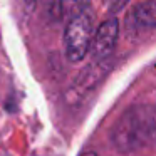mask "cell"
Here are the masks:
<instances>
[{
	"instance_id": "1",
	"label": "cell",
	"mask_w": 156,
	"mask_h": 156,
	"mask_svg": "<svg viewBox=\"0 0 156 156\" xmlns=\"http://www.w3.org/2000/svg\"><path fill=\"white\" fill-rule=\"evenodd\" d=\"M112 146L119 153H134L156 143V108L131 106L111 131Z\"/></svg>"
},
{
	"instance_id": "2",
	"label": "cell",
	"mask_w": 156,
	"mask_h": 156,
	"mask_svg": "<svg viewBox=\"0 0 156 156\" xmlns=\"http://www.w3.org/2000/svg\"><path fill=\"white\" fill-rule=\"evenodd\" d=\"M92 37H94L92 19L87 12L69 20L64 32V47L69 61L71 62L82 61L91 49Z\"/></svg>"
},
{
	"instance_id": "3",
	"label": "cell",
	"mask_w": 156,
	"mask_h": 156,
	"mask_svg": "<svg viewBox=\"0 0 156 156\" xmlns=\"http://www.w3.org/2000/svg\"><path fill=\"white\" fill-rule=\"evenodd\" d=\"M118 35H119L118 19L111 17L99 25L98 30L94 32L91 49H89L94 62H102L111 57V54L114 52L116 42H118Z\"/></svg>"
},
{
	"instance_id": "4",
	"label": "cell",
	"mask_w": 156,
	"mask_h": 156,
	"mask_svg": "<svg viewBox=\"0 0 156 156\" xmlns=\"http://www.w3.org/2000/svg\"><path fill=\"white\" fill-rule=\"evenodd\" d=\"M109 67H111V64H109L108 61L92 62V64L87 66V67L79 74V77L76 79L74 89L79 92H86V91H89V89L96 87V86L99 84V81L106 76V72L109 71Z\"/></svg>"
},
{
	"instance_id": "5",
	"label": "cell",
	"mask_w": 156,
	"mask_h": 156,
	"mask_svg": "<svg viewBox=\"0 0 156 156\" xmlns=\"http://www.w3.org/2000/svg\"><path fill=\"white\" fill-rule=\"evenodd\" d=\"M131 19L143 27H156V0H143L131 10Z\"/></svg>"
},
{
	"instance_id": "6",
	"label": "cell",
	"mask_w": 156,
	"mask_h": 156,
	"mask_svg": "<svg viewBox=\"0 0 156 156\" xmlns=\"http://www.w3.org/2000/svg\"><path fill=\"white\" fill-rule=\"evenodd\" d=\"M91 0H59V17L72 20L74 17L84 14Z\"/></svg>"
},
{
	"instance_id": "7",
	"label": "cell",
	"mask_w": 156,
	"mask_h": 156,
	"mask_svg": "<svg viewBox=\"0 0 156 156\" xmlns=\"http://www.w3.org/2000/svg\"><path fill=\"white\" fill-rule=\"evenodd\" d=\"M129 4V0H111V5H109V12L111 14H118L119 10L124 9V5Z\"/></svg>"
},
{
	"instance_id": "8",
	"label": "cell",
	"mask_w": 156,
	"mask_h": 156,
	"mask_svg": "<svg viewBox=\"0 0 156 156\" xmlns=\"http://www.w3.org/2000/svg\"><path fill=\"white\" fill-rule=\"evenodd\" d=\"M20 2H22V5H24V9H25L27 14H30V12L35 9V4H37V0H20Z\"/></svg>"
},
{
	"instance_id": "9",
	"label": "cell",
	"mask_w": 156,
	"mask_h": 156,
	"mask_svg": "<svg viewBox=\"0 0 156 156\" xmlns=\"http://www.w3.org/2000/svg\"><path fill=\"white\" fill-rule=\"evenodd\" d=\"M81 156H98L96 153H92V151H87V153H82Z\"/></svg>"
}]
</instances>
